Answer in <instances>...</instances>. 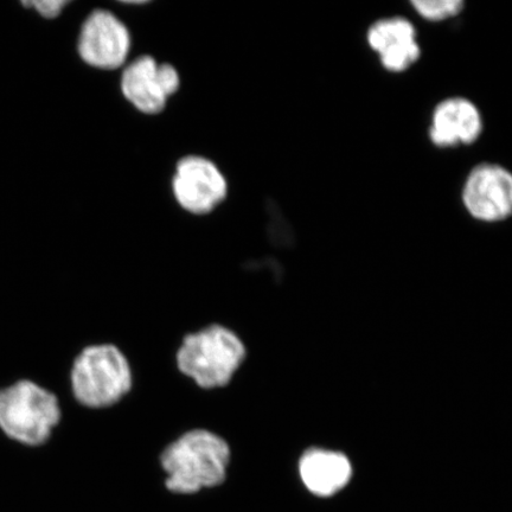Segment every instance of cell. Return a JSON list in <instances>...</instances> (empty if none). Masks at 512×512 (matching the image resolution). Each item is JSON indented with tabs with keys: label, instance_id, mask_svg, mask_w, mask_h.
<instances>
[{
	"label": "cell",
	"instance_id": "6da1fadb",
	"mask_svg": "<svg viewBox=\"0 0 512 512\" xmlns=\"http://www.w3.org/2000/svg\"><path fill=\"white\" fill-rule=\"evenodd\" d=\"M162 466L166 488L175 494H195L221 485L227 477L229 446L216 434L195 430L165 448Z\"/></svg>",
	"mask_w": 512,
	"mask_h": 512
},
{
	"label": "cell",
	"instance_id": "7a4b0ae2",
	"mask_svg": "<svg viewBox=\"0 0 512 512\" xmlns=\"http://www.w3.org/2000/svg\"><path fill=\"white\" fill-rule=\"evenodd\" d=\"M62 419L59 399L31 380L0 389V431L23 446L48 443Z\"/></svg>",
	"mask_w": 512,
	"mask_h": 512
},
{
	"label": "cell",
	"instance_id": "3957f363",
	"mask_svg": "<svg viewBox=\"0 0 512 512\" xmlns=\"http://www.w3.org/2000/svg\"><path fill=\"white\" fill-rule=\"evenodd\" d=\"M245 357V345L234 332L211 325L184 338L177 364L198 386L213 389L226 386Z\"/></svg>",
	"mask_w": 512,
	"mask_h": 512
},
{
	"label": "cell",
	"instance_id": "277c9868",
	"mask_svg": "<svg viewBox=\"0 0 512 512\" xmlns=\"http://www.w3.org/2000/svg\"><path fill=\"white\" fill-rule=\"evenodd\" d=\"M74 398L88 408L114 405L130 392V364L112 344L92 345L75 358L70 371Z\"/></svg>",
	"mask_w": 512,
	"mask_h": 512
},
{
	"label": "cell",
	"instance_id": "5b68a950",
	"mask_svg": "<svg viewBox=\"0 0 512 512\" xmlns=\"http://www.w3.org/2000/svg\"><path fill=\"white\" fill-rule=\"evenodd\" d=\"M462 200L473 219L486 223L512 216V172L495 163H483L466 177Z\"/></svg>",
	"mask_w": 512,
	"mask_h": 512
},
{
	"label": "cell",
	"instance_id": "8992f818",
	"mask_svg": "<svg viewBox=\"0 0 512 512\" xmlns=\"http://www.w3.org/2000/svg\"><path fill=\"white\" fill-rule=\"evenodd\" d=\"M130 49V32L112 12L95 10L83 22L78 51L88 66L102 70L118 69L126 62Z\"/></svg>",
	"mask_w": 512,
	"mask_h": 512
},
{
	"label": "cell",
	"instance_id": "52a82bcc",
	"mask_svg": "<svg viewBox=\"0 0 512 512\" xmlns=\"http://www.w3.org/2000/svg\"><path fill=\"white\" fill-rule=\"evenodd\" d=\"M172 188L181 207L195 215L211 213L226 200L228 192L220 169L209 159L197 156L178 163Z\"/></svg>",
	"mask_w": 512,
	"mask_h": 512
},
{
	"label": "cell",
	"instance_id": "ba28073f",
	"mask_svg": "<svg viewBox=\"0 0 512 512\" xmlns=\"http://www.w3.org/2000/svg\"><path fill=\"white\" fill-rule=\"evenodd\" d=\"M181 86L177 70L171 64H158L151 56H140L128 64L121 78L125 98L145 114H158Z\"/></svg>",
	"mask_w": 512,
	"mask_h": 512
},
{
	"label": "cell",
	"instance_id": "9c48e42d",
	"mask_svg": "<svg viewBox=\"0 0 512 512\" xmlns=\"http://www.w3.org/2000/svg\"><path fill=\"white\" fill-rule=\"evenodd\" d=\"M367 43L389 73H405L421 57L418 32L405 17L381 18L371 24L367 31Z\"/></svg>",
	"mask_w": 512,
	"mask_h": 512
},
{
	"label": "cell",
	"instance_id": "30bf717a",
	"mask_svg": "<svg viewBox=\"0 0 512 512\" xmlns=\"http://www.w3.org/2000/svg\"><path fill=\"white\" fill-rule=\"evenodd\" d=\"M483 130L479 108L463 96H452L435 106L428 137L438 149H454L475 144Z\"/></svg>",
	"mask_w": 512,
	"mask_h": 512
},
{
	"label": "cell",
	"instance_id": "8fae6325",
	"mask_svg": "<svg viewBox=\"0 0 512 512\" xmlns=\"http://www.w3.org/2000/svg\"><path fill=\"white\" fill-rule=\"evenodd\" d=\"M299 473L313 495L329 497L349 483L352 469L344 454L312 448L300 459Z\"/></svg>",
	"mask_w": 512,
	"mask_h": 512
},
{
	"label": "cell",
	"instance_id": "7c38bea8",
	"mask_svg": "<svg viewBox=\"0 0 512 512\" xmlns=\"http://www.w3.org/2000/svg\"><path fill=\"white\" fill-rule=\"evenodd\" d=\"M413 9L428 22H444L457 17L465 8L463 0H414Z\"/></svg>",
	"mask_w": 512,
	"mask_h": 512
},
{
	"label": "cell",
	"instance_id": "4fadbf2b",
	"mask_svg": "<svg viewBox=\"0 0 512 512\" xmlns=\"http://www.w3.org/2000/svg\"><path fill=\"white\" fill-rule=\"evenodd\" d=\"M22 4L31 9V11H34L41 19L50 21V19L59 18L70 2H64V0H46V2H23Z\"/></svg>",
	"mask_w": 512,
	"mask_h": 512
}]
</instances>
